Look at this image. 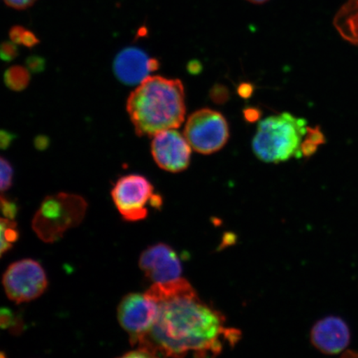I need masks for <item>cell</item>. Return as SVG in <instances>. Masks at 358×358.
Returning a JSON list of instances; mask_svg holds the SVG:
<instances>
[{
  "mask_svg": "<svg viewBox=\"0 0 358 358\" xmlns=\"http://www.w3.org/2000/svg\"><path fill=\"white\" fill-rule=\"evenodd\" d=\"M146 294L158 304L159 315L136 346L155 357L217 356L240 338L239 331L227 328L222 313L201 301L185 279L154 284Z\"/></svg>",
  "mask_w": 358,
  "mask_h": 358,
  "instance_id": "6da1fadb",
  "label": "cell"
},
{
  "mask_svg": "<svg viewBox=\"0 0 358 358\" xmlns=\"http://www.w3.org/2000/svg\"><path fill=\"white\" fill-rule=\"evenodd\" d=\"M127 110L138 136L178 129L185 119V87L180 80L150 76L129 95Z\"/></svg>",
  "mask_w": 358,
  "mask_h": 358,
  "instance_id": "7a4b0ae2",
  "label": "cell"
},
{
  "mask_svg": "<svg viewBox=\"0 0 358 358\" xmlns=\"http://www.w3.org/2000/svg\"><path fill=\"white\" fill-rule=\"evenodd\" d=\"M306 120L284 113L268 116L259 123L252 149L259 159L279 164L301 158L302 144L308 132Z\"/></svg>",
  "mask_w": 358,
  "mask_h": 358,
  "instance_id": "3957f363",
  "label": "cell"
},
{
  "mask_svg": "<svg viewBox=\"0 0 358 358\" xmlns=\"http://www.w3.org/2000/svg\"><path fill=\"white\" fill-rule=\"evenodd\" d=\"M87 209L82 196L67 192L48 196L35 214L33 229L44 243H55L83 221Z\"/></svg>",
  "mask_w": 358,
  "mask_h": 358,
  "instance_id": "277c9868",
  "label": "cell"
},
{
  "mask_svg": "<svg viewBox=\"0 0 358 358\" xmlns=\"http://www.w3.org/2000/svg\"><path fill=\"white\" fill-rule=\"evenodd\" d=\"M111 196L120 214L128 222L144 220L149 213V206L159 208L163 203L152 183L140 174L120 178L112 189Z\"/></svg>",
  "mask_w": 358,
  "mask_h": 358,
  "instance_id": "5b68a950",
  "label": "cell"
},
{
  "mask_svg": "<svg viewBox=\"0 0 358 358\" xmlns=\"http://www.w3.org/2000/svg\"><path fill=\"white\" fill-rule=\"evenodd\" d=\"M183 134L192 150L199 154L211 155L227 144L229 127L220 112L204 108L187 118Z\"/></svg>",
  "mask_w": 358,
  "mask_h": 358,
  "instance_id": "8992f818",
  "label": "cell"
},
{
  "mask_svg": "<svg viewBox=\"0 0 358 358\" xmlns=\"http://www.w3.org/2000/svg\"><path fill=\"white\" fill-rule=\"evenodd\" d=\"M3 288L8 299L17 303L34 301L41 296L48 287L43 268L31 259L13 263L3 277Z\"/></svg>",
  "mask_w": 358,
  "mask_h": 358,
  "instance_id": "52a82bcc",
  "label": "cell"
},
{
  "mask_svg": "<svg viewBox=\"0 0 358 358\" xmlns=\"http://www.w3.org/2000/svg\"><path fill=\"white\" fill-rule=\"evenodd\" d=\"M158 315V304L146 293L129 294L118 307L120 324L129 334L133 345H137L149 334Z\"/></svg>",
  "mask_w": 358,
  "mask_h": 358,
  "instance_id": "ba28073f",
  "label": "cell"
},
{
  "mask_svg": "<svg viewBox=\"0 0 358 358\" xmlns=\"http://www.w3.org/2000/svg\"><path fill=\"white\" fill-rule=\"evenodd\" d=\"M152 156L160 169L170 173L185 171L189 166L192 148L185 134L169 129L153 136Z\"/></svg>",
  "mask_w": 358,
  "mask_h": 358,
  "instance_id": "9c48e42d",
  "label": "cell"
},
{
  "mask_svg": "<svg viewBox=\"0 0 358 358\" xmlns=\"http://www.w3.org/2000/svg\"><path fill=\"white\" fill-rule=\"evenodd\" d=\"M140 267L154 284L181 278L182 264L177 252L166 244H157L141 254Z\"/></svg>",
  "mask_w": 358,
  "mask_h": 358,
  "instance_id": "30bf717a",
  "label": "cell"
},
{
  "mask_svg": "<svg viewBox=\"0 0 358 358\" xmlns=\"http://www.w3.org/2000/svg\"><path fill=\"white\" fill-rule=\"evenodd\" d=\"M159 69V62L150 58L141 49L129 47L115 57L113 69L115 77L128 86L140 85Z\"/></svg>",
  "mask_w": 358,
  "mask_h": 358,
  "instance_id": "8fae6325",
  "label": "cell"
},
{
  "mask_svg": "<svg viewBox=\"0 0 358 358\" xmlns=\"http://www.w3.org/2000/svg\"><path fill=\"white\" fill-rule=\"evenodd\" d=\"M351 334L345 321L336 316L326 317L313 325L311 342L325 355H338L350 343Z\"/></svg>",
  "mask_w": 358,
  "mask_h": 358,
  "instance_id": "7c38bea8",
  "label": "cell"
},
{
  "mask_svg": "<svg viewBox=\"0 0 358 358\" xmlns=\"http://www.w3.org/2000/svg\"><path fill=\"white\" fill-rule=\"evenodd\" d=\"M6 87L13 92H22L29 87L31 77L27 67L13 66L8 69L3 75Z\"/></svg>",
  "mask_w": 358,
  "mask_h": 358,
  "instance_id": "4fadbf2b",
  "label": "cell"
},
{
  "mask_svg": "<svg viewBox=\"0 0 358 358\" xmlns=\"http://www.w3.org/2000/svg\"><path fill=\"white\" fill-rule=\"evenodd\" d=\"M19 236L16 222L12 219L0 217V257L12 248Z\"/></svg>",
  "mask_w": 358,
  "mask_h": 358,
  "instance_id": "5bb4252c",
  "label": "cell"
},
{
  "mask_svg": "<svg viewBox=\"0 0 358 358\" xmlns=\"http://www.w3.org/2000/svg\"><path fill=\"white\" fill-rule=\"evenodd\" d=\"M325 138L319 127L308 128V132L304 138L301 150L304 156H311L315 154L320 145L324 144Z\"/></svg>",
  "mask_w": 358,
  "mask_h": 358,
  "instance_id": "9a60e30c",
  "label": "cell"
},
{
  "mask_svg": "<svg viewBox=\"0 0 358 358\" xmlns=\"http://www.w3.org/2000/svg\"><path fill=\"white\" fill-rule=\"evenodd\" d=\"M13 169L8 161L0 156V194L10 189L13 185Z\"/></svg>",
  "mask_w": 358,
  "mask_h": 358,
  "instance_id": "2e32d148",
  "label": "cell"
},
{
  "mask_svg": "<svg viewBox=\"0 0 358 358\" xmlns=\"http://www.w3.org/2000/svg\"><path fill=\"white\" fill-rule=\"evenodd\" d=\"M0 213L3 215L4 217L12 219V220L15 219L17 213L16 204L3 194H0Z\"/></svg>",
  "mask_w": 358,
  "mask_h": 358,
  "instance_id": "e0dca14e",
  "label": "cell"
},
{
  "mask_svg": "<svg viewBox=\"0 0 358 358\" xmlns=\"http://www.w3.org/2000/svg\"><path fill=\"white\" fill-rule=\"evenodd\" d=\"M19 55V48L13 42H4L0 45V59L11 62Z\"/></svg>",
  "mask_w": 358,
  "mask_h": 358,
  "instance_id": "ac0fdd59",
  "label": "cell"
},
{
  "mask_svg": "<svg viewBox=\"0 0 358 358\" xmlns=\"http://www.w3.org/2000/svg\"><path fill=\"white\" fill-rule=\"evenodd\" d=\"M46 61L39 56H31L26 59V67L33 73H40L45 69Z\"/></svg>",
  "mask_w": 358,
  "mask_h": 358,
  "instance_id": "d6986e66",
  "label": "cell"
},
{
  "mask_svg": "<svg viewBox=\"0 0 358 358\" xmlns=\"http://www.w3.org/2000/svg\"><path fill=\"white\" fill-rule=\"evenodd\" d=\"M39 43V39L31 31L24 29L22 32L20 39V44L26 48H34L36 45Z\"/></svg>",
  "mask_w": 358,
  "mask_h": 358,
  "instance_id": "ffe728a7",
  "label": "cell"
},
{
  "mask_svg": "<svg viewBox=\"0 0 358 358\" xmlns=\"http://www.w3.org/2000/svg\"><path fill=\"white\" fill-rule=\"evenodd\" d=\"M37 0H4L7 6L16 10H25L33 6Z\"/></svg>",
  "mask_w": 358,
  "mask_h": 358,
  "instance_id": "44dd1931",
  "label": "cell"
},
{
  "mask_svg": "<svg viewBox=\"0 0 358 358\" xmlns=\"http://www.w3.org/2000/svg\"><path fill=\"white\" fill-rule=\"evenodd\" d=\"M15 138V134L1 129L0 131V150H6L11 145Z\"/></svg>",
  "mask_w": 358,
  "mask_h": 358,
  "instance_id": "7402d4cb",
  "label": "cell"
},
{
  "mask_svg": "<svg viewBox=\"0 0 358 358\" xmlns=\"http://www.w3.org/2000/svg\"><path fill=\"white\" fill-rule=\"evenodd\" d=\"M24 28L22 26L13 27L10 31V38L11 42L15 44H20V38L22 32H24Z\"/></svg>",
  "mask_w": 358,
  "mask_h": 358,
  "instance_id": "603a6c76",
  "label": "cell"
},
{
  "mask_svg": "<svg viewBox=\"0 0 358 358\" xmlns=\"http://www.w3.org/2000/svg\"><path fill=\"white\" fill-rule=\"evenodd\" d=\"M13 316L10 312L0 310V327H7L11 324Z\"/></svg>",
  "mask_w": 358,
  "mask_h": 358,
  "instance_id": "cb8c5ba5",
  "label": "cell"
},
{
  "mask_svg": "<svg viewBox=\"0 0 358 358\" xmlns=\"http://www.w3.org/2000/svg\"><path fill=\"white\" fill-rule=\"evenodd\" d=\"M246 1L255 4H262V3H265L268 2V0H246Z\"/></svg>",
  "mask_w": 358,
  "mask_h": 358,
  "instance_id": "d4e9b609",
  "label": "cell"
},
{
  "mask_svg": "<svg viewBox=\"0 0 358 358\" xmlns=\"http://www.w3.org/2000/svg\"><path fill=\"white\" fill-rule=\"evenodd\" d=\"M4 357V355L3 353L0 352V357Z\"/></svg>",
  "mask_w": 358,
  "mask_h": 358,
  "instance_id": "484cf974",
  "label": "cell"
},
{
  "mask_svg": "<svg viewBox=\"0 0 358 358\" xmlns=\"http://www.w3.org/2000/svg\"><path fill=\"white\" fill-rule=\"evenodd\" d=\"M352 356L358 357V353H357V355H352Z\"/></svg>",
  "mask_w": 358,
  "mask_h": 358,
  "instance_id": "4316f807",
  "label": "cell"
}]
</instances>
